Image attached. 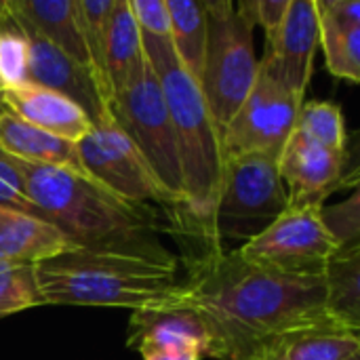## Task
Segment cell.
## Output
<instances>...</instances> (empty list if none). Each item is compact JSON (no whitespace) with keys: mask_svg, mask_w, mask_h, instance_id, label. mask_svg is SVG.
<instances>
[{"mask_svg":"<svg viewBox=\"0 0 360 360\" xmlns=\"http://www.w3.org/2000/svg\"><path fill=\"white\" fill-rule=\"evenodd\" d=\"M2 17H4V2H0V21H2Z\"/></svg>","mask_w":360,"mask_h":360,"instance_id":"836d02e7","label":"cell"},{"mask_svg":"<svg viewBox=\"0 0 360 360\" xmlns=\"http://www.w3.org/2000/svg\"><path fill=\"white\" fill-rule=\"evenodd\" d=\"M0 150L21 162L63 169L78 177H86L74 141L36 129L6 110L0 114Z\"/></svg>","mask_w":360,"mask_h":360,"instance_id":"d6986e66","label":"cell"},{"mask_svg":"<svg viewBox=\"0 0 360 360\" xmlns=\"http://www.w3.org/2000/svg\"><path fill=\"white\" fill-rule=\"evenodd\" d=\"M327 312L352 331L360 329V249L338 251L325 268Z\"/></svg>","mask_w":360,"mask_h":360,"instance_id":"7402d4cb","label":"cell"},{"mask_svg":"<svg viewBox=\"0 0 360 360\" xmlns=\"http://www.w3.org/2000/svg\"><path fill=\"white\" fill-rule=\"evenodd\" d=\"M141 40L146 59L160 82L175 131L188 217L184 230L202 243H211L209 226L226 162L221 131L207 108L198 80L179 63L171 40L143 34Z\"/></svg>","mask_w":360,"mask_h":360,"instance_id":"3957f363","label":"cell"},{"mask_svg":"<svg viewBox=\"0 0 360 360\" xmlns=\"http://www.w3.org/2000/svg\"><path fill=\"white\" fill-rule=\"evenodd\" d=\"M316 13L342 23V25H360L359 0H314Z\"/></svg>","mask_w":360,"mask_h":360,"instance_id":"4dcf8cb0","label":"cell"},{"mask_svg":"<svg viewBox=\"0 0 360 360\" xmlns=\"http://www.w3.org/2000/svg\"><path fill=\"white\" fill-rule=\"evenodd\" d=\"M188 306L200 314L211 333L215 360H257L276 335L333 319L327 312L323 276H287L245 262L238 251L205 243L188 259L181 281Z\"/></svg>","mask_w":360,"mask_h":360,"instance_id":"6da1fadb","label":"cell"},{"mask_svg":"<svg viewBox=\"0 0 360 360\" xmlns=\"http://www.w3.org/2000/svg\"><path fill=\"white\" fill-rule=\"evenodd\" d=\"M319 13L314 0H291L276 36L266 42L259 65L281 80L293 95L306 99L319 49Z\"/></svg>","mask_w":360,"mask_h":360,"instance_id":"8fae6325","label":"cell"},{"mask_svg":"<svg viewBox=\"0 0 360 360\" xmlns=\"http://www.w3.org/2000/svg\"><path fill=\"white\" fill-rule=\"evenodd\" d=\"M238 255L264 270L287 276H323L338 245L323 224L321 207H289Z\"/></svg>","mask_w":360,"mask_h":360,"instance_id":"9c48e42d","label":"cell"},{"mask_svg":"<svg viewBox=\"0 0 360 360\" xmlns=\"http://www.w3.org/2000/svg\"><path fill=\"white\" fill-rule=\"evenodd\" d=\"M127 346L137 352L141 348H181L205 359L211 354V333L200 314L188 306L133 310Z\"/></svg>","mask_w":360,"mask_h":360,"instance_id":"5bb4252c","label":"cell"},{"mask_svg":"<svg viewBox=\"0 0 360 360\" xmlns=\"http://www.w3.org/2000/svg\"><path fill=\"white\" fill-rule=\"evenodd\" d=\"M13 160L40 217L76 249L177 266V259L160 243L162 226L152 205L127 202L93 179L63 169Z\"/></svg>","mask_w":360,"mask_h":360,"instance_id":"7a4b0ae2","label":"cell"},{"mask_svg":"<svg viewBox=\"0 0 360 360\" xmlns=\"http://www.w3.org/2000/svg\"><path fill=\"white\" fill-rule=\"evenodd\" d=\"M344 167L346 154L331 152L293 131L278 158L289 207H323V200L342 184Z\"/></svg>","mask_w":360,"mask_h":360,"instance_id":"4fadbf2b","label":"cell"},{"mask_svg":"<svg viewBox=\"0 0 360 360\" xmlns=\"http://www.w3.org/2000/svg\"><path fill=\"white\" fill-rule=\"evenodd\" d=\"M44 306L36 268L30 264L0 262V319Z\"/></svg>","mask_w":360,"mask_h":360,"instance_id":"484cf974","label":"cell"},{"mask_svg":"<svg viewBox=\"0 0 360 360\" xmlns=\"http://www.w3.org/2000/svg\"><path fill=\"white\" fill-rule=\"evenodd\" d=\"M34 268L44 306L148 310L179 306L184 297L177 266L131 255L68 249Z\"/></svg>","mask_w":360,"mask_h":360,"instance_id":"277c9868","label":"cell"},{"mask_svg":"<svg viewBox=\"0 0 360 360\" xmlns=\"http://www.w3.org/2000/svg\"><path fill=\"white\" fill-rule=\"evenodd\" d=\"M68 249L76 247L46 219L0 205V262L36 266Z\"/></svg>","mask_w":360,"mask_h":360,"instance_id":"e0dca14e","label":"cell"},{"mask_svg":"<svg viewBox=\"0 0 360 360\" xmlns=\"http://www.w3.org/2000/svg\"><path fill=\"white\" fill-rule=\"evenodd\" d=\"M6 112L51 135L78 143L91 129L89 116L68 97L36 82H23L2 91Z\"/></svg>","mask_w":360,"mask_h":360,"instance_id":"9a60e30c","label":"cell"},{"mask_svg":"<svg viewBox=\"0 0 360 360\" xmlns=\"http://www.w3.org/2000/svg\"><path fill=\"white\" fill-rule=\"evenodd\" d=\"M360 354L359 331L335 319L302 325L270 340L257 360H346Z\"/></svg>","mask_w":360,"mask_h":360,"instance_id":"2e32d148","label":"cell"},{"mask_svg":"<svg viewBox=\"0 0 360 360\" xmlns=\"http://www.w3.org/2000/svg\"><path fill=\"white\" fill-rule=\"evenodd\" d=\"M295 131L331 152L348 154L346 118L342 108L331 101H304L297 114Z\"/></svg>","mask_w":360,"mask_h":360,"instance_id":"d4e9b609","label":"cell"},{"mask_svg":"<svg viewBox=\"0 0 360 360\" xmlns=\"http://www.w3.org/2000/svg\"><path fill=\"white\" fill-rule=\"evenodd\" d=\"M112 116L141 152L160 186L186 215V194L173 122L160 82L148 59L133 80L112 99Z\"/></svg>","mask_w":360,"mask_h":360,"instance_id":"52a82bcc","label":"cell"},{"mask_svg":"<svg viewBox=\"0 0 360 360\" xmlns=\"http://www.w3.org/2000/svg\"><path fill=\"white\" fill-rule=\"evenodd\" d=\"M346 360H360L359 354H354V356H350V359H346Z\"/></svg>","mask_w":360,"mask_h":360,"instance_id":"e575fe53","label":"cell"},{"mask_svg":"<svg viewBox=\"0 0 360 360\" xmlns=\"http://www.w3.org/2000/svg\"><path fill=\"white\" fill-rule=\"evenodd\" d=\"M289 4L291 0H243L238 8L255 27L257 25L264 27L266 40H272L285 21Z\"/></svg>","mask_w":360,"mask_h":360,"instance_id":"f546056e","label":"cell"},{"mask_svg":"<svg viewBox=\"0 0 360 360\" xmlns=\"http://www.w3.org/2000/svg\"><path fill=\"white\" fill-rule=\"evenodd\" d=\"M114 0H76V17L82 36V44L89 57V68L99 84L105 103L112 110L114 93L105 74V49H108V25Z\"/></svg>","mask_w":360,"mask_h":360,"instance_id":"603a6c76","label":"cell"},{"mask_svg":"<svg viewBox=\"0 0 360 360\" xmlns=\"http://www.w3.org/2000/svg\"><path fill=\"white\" fill-rule=\"evenodd\" d=\"M4 110H6V108H4V103H2V89H0V114H2Z\"/></svg>","mask_w":360,"mask_h":360,"instance_id":"d6a6232c","label":"cell"},{"mask_svg":"<svg viewBox=\"0 0 360 360\" xmlns=\"http://www.w3.org/2000/svg\"><path fill=\"white\" fill-rule=\"evenodd\" d=\"M4 6L19 27L36 32L46 42L89 68L76 17V0H4Z\"/></svg>","mask_w":360,"mask_h":360,"instance_id":"ac0fdd59","label":"cell"},{"mask_svg":"<svg viewBox=\"0 0 360 360\" xmlns=\"http://www.w3.org/2000/svg\"><path fill=\"white\" fill-rule=\"evenodd\" d=\"M253 30L236 2H207V49L198 84L219 131L238 112L257 78Z\"/></svg>","mask_w":360,"mask_h":360,"instance_id":"5b68a950","label":"cell"},{"mask_svg":"<svg viewBox=\"0 0 360 360\" xmlns=\"http://www.w3.org/2000/svg\"><path fill=\"white\" fill-rule=\"evenodd\" d=\"M135 23L143 36L169 40L171 21L167 11V0H129Z\"/></svg>","mask_w":360,"mask_h":360,"instance_id":"f1b7e54d","label":"cell"},{"mask_svg":"<svg viewBox=\"0 0 360 360\" xmlns=\"http://www.w3.org/2000/svg\"><path fill=\"white\" fill-rule=\"evenodd\" d=\"M171 21V46L179 63L200 80L207 49V2L202 0H167Z\"/></svg>","mask_w":360,"mask_h":360,"instance_id":"44dd1931","label":"cell"},{"mask_svg":"<svg viewBox=\"0 0 360 360\" xmlns=\"http://www.w3.org/2000/svg\"><path fill=\"white\" fill-rule=\"evenodd\" d=\"M82 169L89 179L103 186L114 196L135 202L181 211L177 200L160 186L150 165L118 127L114 116L93 124V129L76 143Z\"/></svg>","mask_w":360,"mask_h":360,"instance_id":"ba28073f","label":"cell"},{"mask_svg":"<svg viewBox=\"0 0 360 360\" xmlns=\"http://www.w3.org/2000/svg\"><path fill=\"white\" fill-rule=\"evenodd\" d=\"M146 51L141 32L131 13L129 0H114L110 25H108V49H105V74L112 93L124 89L133 76L143 68Z\"/></svg>","mask_w":360,"mask_h":360,"instance_id":"ffe728a7","label":"cell"},{"mask_svg":"<svg viewBox=\"0 0 360 360\" xmlns=\"http://www.w3.org/2000/svg\"><path fill=\"white\" fill-rule=\"evenodd\" d=\"M30 46L25 34L11 19L6 6L0 21V89H11L27 82Z\"/></svg>","mask_w":360,"mask_h":360,"instance_id":"4316f807","label":"cell"},{"mask_svg":"<svg viewBox=\"0 0 360 360\" xmlns=\"http://www.w3.org/2000/svg\"><path fill=\"white\" fill-rule=\"evenodd\" d=\"M321 217L329 234L333 236L338 251L360 249V196L354 192L344 202L321 207Z\"/></svg>","mask_w":360,"mask_h":360,"instance_id":"83f0119b","label":"cell"},{"mask_svg":"<svg viewBox=\"0 0 360 360\" xmlns=\"http://www.w3.org/2000/svg\"><path fill=\"white\" fill-rule=\"evenodd\" d=\"M143 360H200L202 356L194 350L181 348H141L139 350Z\"/></svg>","mask_w":360,"mask_h":360,"instance_id":"1f68e13d","label":"cell"},{"mask_svg":"<svg viewBox=\"0 0 360 360\" xmlns=\"http://www.w3.org/2000/svg\"><path fill=\"white\" fill-rule=\"evenodd\" d=\"M304 101L306 99L293 95L281 80L259 65L247 99L221 129L224 156L257 154L278 160L295 131Z\"/></svg>","mask_w":360,"mask_h":360,"instance_id":"30bf717a","label":"cell"},{"mask_svg":"<svg viewBox=\"0 0 360 360\" xmlns=\"http://www.w3.org/2000/svg\"><path fill=\"white\" fill-rule=\"evenodd\" d=\"M19 27V25H17ZM30 46V61H27V80L40 86H46L63 97L72 99L91 120V124L101 122L103 118L112 116L110 105L105 103L99 84L93 72L46 42L32 30L19 27Z\"/></svg>","mask_w":360,"mask_h":360,"instance_id":"7c38bea8","label":"cell"},{"mask_svg":"<svg viewBox=\"0 0 360 360\" xmlns=\"http://www.w3.org/2000/svg\"><path fill=\"white\" fill-rule=\"evenodd\" d=\"M319 30L327 70L335 78L360 82V25H342L319 15Z\"/></svg>","mask_w":360,"mask_h":360,"instance_id":"cb8c5ba5","label":"cell"},{"mask_svg":"<svg viewBox=\"0 0 360 360\" xmlns=\"http://www.w3.org/2000/svg\"><path fill=\"white\" fill-rule=\"evenodd\" d=\"M289 209L278 160L257 154L228 156L213 209L211 243L251 240Z\"/></svg>","mask_w":360,"mask_h":360,"instance_id":"8992f818","label":"cell"}]
</instances>
